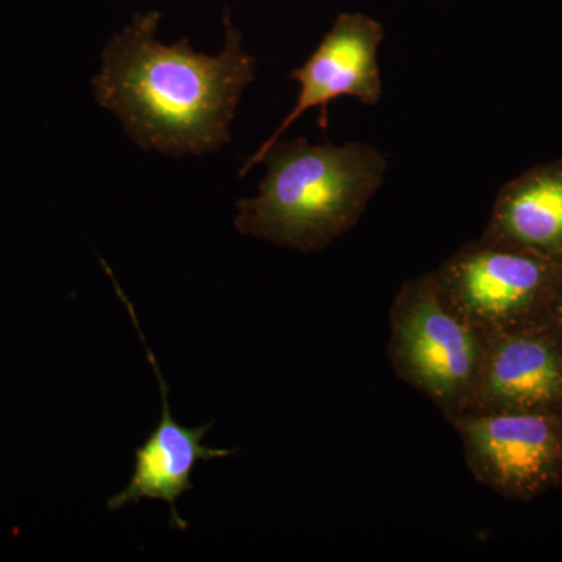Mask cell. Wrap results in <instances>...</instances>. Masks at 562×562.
I'll list each match as a JSON object with an SVG mask.
<instances>
[{
  "label": "cell",
  "instance_id": "1",
  "mask_svg": "<svg viewBox=\"0 0 562 562\" xmlns=\"http://www.w3.org/2000/svg\"><path fill=\"white\" fill-rule=\"evenodd\" d=\"M160 13L136 14L103 52L95 98L124 122L144 149L209 154L231 140V122L255 60L225 14V46L216 57L195 54L190 41L165 46L155 38Z\"/></svg>",
  "mask_w": 562,
  "mask_h": 562
},
{
  "label": "cell",
  "instance_id": "2",
  "mask_svg": "<svg viewBox=\"0 0 562 562\" xmlns=\"http://www.w3.org/2000/svg\"><path fill=\"white\" fill-rule=\"evenodd\" d=\"M260 162L268 168L257 198L238 203L241 235L317 251L360 222L386 179V155L361 140L341 146L277 140Z\"/></svg>",
  "mask_w": 562,
  "mask_h": 562
},
{
  "label": "cell",
  "instance_id": "3",
  "mask_svg": "<svg viewBox=\"0 0 562 562\" xmlns=\"http://www.w3.org/2000/svg\"><path fill=\"white\" fill-rule=\"evenodd\" d=\"M486 336L454 312L432 273L405 281L390 312L387 355L395 373L452 422L468 412Z\"/></svg>",
  "mask_w": 562,
  "mask_h": 562
},
{
  "label": "cell",
  "instance_id": "4",
  "mask_svg": "<svg viewBox=\"0 0 562 562\" xmlns=\"http://www.w3.org/2000/svg\"><path fill=\"white\" fill-rule=\"evenodd\" d=\"M443 301L484 336L549 319L562 266L480 238L431 271Z\"/></svg>",
  "mask_w": 562,
  "mask_h": 562
},
{
  "label": "cell",
  "instance_id": "5",
  "mask_svg": "<svg viewBox=\"0 0 562 562\" xmlns=\"http://www.w3.org/2000/svg\"><path fill=\"white\" fill-rule=\"evenodd\" d=\"M476 482L528 502L562 486V414L465 413L450 422Z\"/></svg>",
  "mask_w": 562,
  "mask_h": 562
},
{
  "label": "cell",
  "instance_id": "6",
  "mask_svg": "<svg viewBox=\"0 0 562 562\" xmlns=\"http://www.w3.org/2000/svg\"><path fill=\"white\" fill-rule=\"evenodd\" d=\"M383 40L382 22L362 13L339 14L308 60L292 70L291 80L301 85L297 102L271 138L247 160L241 176L257 166L266 150L310 109L319 106V125L327 131L328 105L335 99L355 98L362 105L382 101L379 49Z\"/></svg>",
  "mask_w": 562,
  "mask_h": 562
},
{
  "label": "cell",
  "instance_id": "7",
  "mask_svg": "<svg viewBox=\"0 0 562 562\" xmlns=\"http://www.w3.org/2000/svg\"><path fill=\"white\" fill-rule=\"evenodd\" d=\"M465 413L562 414V341L549 319L486 336Z\"/></svg>",
  "mask_w": 562,
  "mask_h": 562
},
{
  "label": "cell",
  "instance_id": "8",
  "mask_svg": "<svg viewBox=\"0 0 562 562\" xmlns=\"http://www.w3.org/2000/svg\"><path fill=\"white\" fill-rule=\"evenodd\" d=\"M103 268L109 272L111 283L128 314H131L133 325L138 333L140 342L146 349L147 360L157 375L160 384V394L162 402V413L157 428L151 431L149 438L135 452V471L131 482L120 492L111 497L106 506L110 512H120L128 505H138L144 498L149 501H161L168 503L171 508V527L176 530H187L188 522L181 519L177 512V501L184 492L192 490L191 473L199 462H209L221 460V458L231 457L235 450L210 449L203 446V438L211 430L213 424L203 425L199 428L181 427L179 422L173 419L171 408L168 402V383L160 371L154 351L144 338L140 331L138 321H136L135 308L127 295L117 286L116 280L111 276L109 266L102 261Z\"/></svg>",
  "mask_w": 562,
  "mask_h": 562
},
{
  "label": "cell",
  "instance_id": "9",
  "mask_svg": "<svg viewBox=\"0 0 562 562\" xmlns=\"http://www.w3.org/2000/svg\"><path fill=\"white\" fill-rule=\"evenodd\" d=\"M482 238L562 266V158L503 184Z\"/></svg>",
  "mask_w": 562,
  "mask_h": 562
},
{
  "label": "cell",
  "instance_id": "10",
  "mask_svg": "<svg viewBox=\"0 0 562 562\" xmlns=\"http://www.w3.org/2000/svg\"><path fill=\"white\" fill-rule=\"evenodd\" d=\"M549 322L550 325H552V327L554 328V331L558 333V336H560L562 341V286L560 288V291H558L557 297H554L552 306H550Z\"/></svg>",
  "mask_w": 562,
  "mask_h": 562
}]
</instances>
